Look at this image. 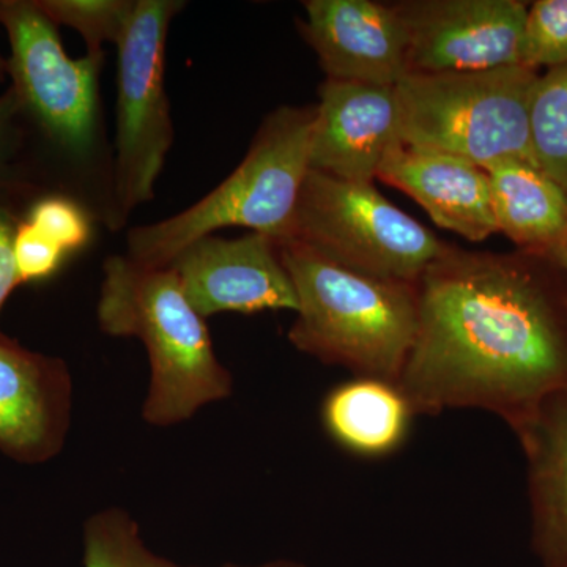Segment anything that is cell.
I'll use <instances>...</instances> for the list:
<instances>
[{"label": "cell", "mask_w": 567, "mask_h": 567, "mask_svg": "<svg viewBox=\"0 0 567 567\" xmlns=\"http://www.w3.org/2000/svg\"><path fill=\"white\" fill-rule=\"evenodd\" d=\"M547 257L551 262L558 265L567 276V230L565 235H563L561 240H559L558 244L555 245V248L548 252Z\"/></svg>", "instance_id": "obj_26"}, {"label": "cell", "mask_w": 567, "mask_h": 567, "mask_svg": "<svg viewBox=\"0 0 567 567\" xmlns=\"http://www.w3.org/2000/svg\"><path fill=\"white\" fill-rule=\"evenodd\" d=\"M166 268L177 276L189 303L204 319L221 312L257 315L298 309L278 241L267 235H208L183 249Z\"/></svg>", "instance_id": "obj_10"}, {"label": "cell", "mask_w": 567, "mask_h": 567, "mask_svg": "<svg viewBox=\"0 0 567 567\" xmlns=\"http://www.w3.org/2000/svg\"><path fill=\"white\" fill-rule=\"evenodd\" d=\"M9 80L31 132L48 192L69 194L110 227L114 151L102 103L106 54L71 59L37 0H0Z\"/></svg>", "instance_id": "obj_2"}, {"label": "cell", "mask_w": 567, "mask_h": 567, "mask_svg": "<svg viewBox=\"0 0 567 567\" xmlns=\"http://www.w3.org/2000/svg\"><path fill=\"white\" fill-rule=\"evenodd\" d=\"M183 0H136L117 48V133L110 229L155 197L175 130L166 91V48Z\"/></svg>", "instance_id": "obj_8"}, {"label": "cell", "mask_w": 567, "mask_h": 567, "mask_svg": "<svg viewBox=\"0 0 567 567\" xmlns=\"http://www.w3.org/2000/svg\"><path fill=\"white\" fill-rule=\"evenodd\" d=\"M298 31L327 80L395 87L409 73L404 21L393 2L306 0Z\"/></svg>", "instance_id": "obj_11"}, {"label": "cell", "mask_w": 567, "mask_h": 567, "mask_svg": "<svg viewBox=\"0 0 567 567\" xmlns=\"http://www.w3.org/2000/svg\"><path fill=\"white\" fill-rule=\"evenodd\" d=\"M85 567H182L145 546L140 525L112 507L89 518L84 527Z\"/></svg>", "instance_id": "obj_19"}, {"label": "cell", "mask_w": 567, "mask_h": 567, "mask_svg": "<svg viewBox=\"0 0 567 567\" xmlns=\"http://www.w3.org/2000/svg\"><path fill=\"white\" fill-rule=\"evenodd\" d=\"M24 219L66 256L91 244L93 223L96 221L84 204L69 194L58 192L41 193L33 197L25 207Z\"/></svg>", "instance_id": "obj_22"}, {"label": "cell", "mask_w": 567, "mask_h": 567, "mask_svg": "<svg viewBox=\"0 0 567 567\" xmlns=\"http://www.w3.org/2000/svg\"><path fill=\"white\" fill-rule=\"evenodd\" d=\"M417 286L398 386L415 415L475 409L511 429L567 393V276L547 256L447 244Z\"/></svg>", "instance_id": "obj_1"}, {"label": "cell", "mask_w": 567, "mask_h": 567, "mask_svg": "<svg viewBox=\"0 0 567 567\" xmlns=\"http://www.w3.org/2000/svg\"><path fill=\"white\" fill-rule=\"evenodd\" d=\"M47 193L28 123L13 89L0 95V196L31 203Z\"/></svg>", "instance_id": "obj_20"}, {"label": "cell", "mask_w": 567, "mask_h": 567, "mask_svg": "<svg viewBox=\"0 0 567 567\" xmlns=\"http://www.w3.org/2000/svg\"><path fill=\"white\" fill-rule=\"evenodd\" d=\"M69 257L61 248L37 233L22 216L14 238V262L21 286L52 278L61 271Z\"/></svg>", "instance_id": "obj_24"}, {"label": "cell", "mask_w": 567, "mask_h": 567, "mask_svg": "<svg viewBox=\"0 0 567 567\" xmlns=\"http://www.w3.org/2000/svg\"><path fill=\"white\" fill-rule=\"evenodd\" d=\"M415 416L395 383L357 377L324 398L322 420L339 446L361 457H383L402 446Z\"/></svg>", "instance_id": "obj_16"}, {"label": "cell", "mask_w": 567, "mask_h": 567, "mask_svg": "<svg viewBox=\"0 0 567 567\" xmlns=\"http://www.w3.org/2000/svg\"><path fill=\"white\" fill-rule=\"evenodd\" d=\"M9 80V59L0 54V84Z\"/></svg>", "instance_id": "obj_27"}, {"label": "cell", "mask_w": 567, "mask_h": 567, "mask_svg": "<svg viewBox=\"0 0 567 567\" xmlns=\"http://www.w3.org/2000/svg\"><path fill=\"white\" fill-rule=\"evenodd\" d=\"M278 249L298 300L290 344L324 364L398 385L420 322L417 282L358 274L295 240Z\"/></svg>", "instance_id": "obj_4"}, {"label": "cell", "mask_w": 567, "mask_h": 567, "mask_svg": "<svg viewBox=\"0 0 567 567\" xmlns=\"http://www.w3.org/2000/svg\"><path fill=\"white\" fill-rule=\"evenodd\" d=\"M73 382L61 358L32 352L0 331V451L20 464L61 453Z\"/></svg>", "instance_id": "obj_12"}, {"label": "cell", "mask_w": 567, "mask_h": 567, "mask_svg": "<svg viewBox=\"0 0 567 567\" xmlns=\"http://www.w3.org/2000/svg\"><path fill=\"white\" fill-rule=\"evenodd\" d=\"M529 137L535 166L567 196V63L537 78L529 106Z\"/></svg>", "instance_id": "obj_18"}, {"label": "cell", "mask_w": 567, "mask_h": 567, "mask_svg": "<svg viewBox=\"0 0 567 567\" xmlns=\"http://www.w3.org/2000/svg\"><path fill=\"white\" fill-rule=\"evenodd\" d=\"M379 181L409 194L443 229L480 244L498 234L487 173L457 156L398 144Z\"/></svg>", "instance_id": "obj_14"}, {"label": "cell", "mask_w": 567, "mask_h": 567, "mask_svg": "<svg viewBox=\"0 0 567 567\" xmlns=\"http://www.w3.org/2000/svg\"><path fill=\"white\" fill-rule=\"evenodd\" d=\"M513 432L527 461L533 550L546 567H567V393Z\"/></svg>", "instance_id": "obj_15"}, {"label": "cell", "mask_w": 567, "mask_h": 567, "mask_svg": "<svg viewBox=\"0 0 567 567\" xmlns=\"http://www.w3.org/2000/svg\"><path fill=\"white\" fill-rule=\"evenodd\" d=\"M316 106L271 111L254 134L244 162L213 192L158 223L126 235L132 262L166 268L183 249L226 227H246L274 240H289L295 212L311 171Z\"/></svg>", "instance_id": "obj_5"}, {"label": "cell", "mask_w": 567, "mask_h": 567, "mask_svg": "<svg viewBox=\"0 0 567 567\" xmlns=\"http://www.w3.org/2000/svg\"><path fill=\"white\" fill-rule=\"evenodd\" d=\"M567 63V0H537L528 7L520 65L539 70Z\"/></svg>", "instance_id": "obj_23"}, {"label": "cell", "mask_w": 567, "mask_h": 567, "mask_svg": "<svg viewBox=\"0 0 567 567\" xmlns=\"http://www.w3.org/2000/svg\"><path fill=\"white\" fill-rule=\"evenodd\" d=\"M409 37L406 74L468 73L520 65L528 3L518 0H399Z\"/></svg>", "instance_id": "obj_9"}, {"label": "cell", "mask_w": 567, "mask_h": 567, "mask_svg": "<svg viewBox=\"0 0 567 567\" xmlns=\"http://www.w3.org/2000/svg\"><path fill=\"white\" fill-rule=\"evenodd\" d=\"M498 233L520 251L543 254L567 230V196L535 164L509 159L484 169Z\"/></svg>", "instance_id": "obj_17"}, {"label": "cell", "mask_w": 567, "mask_h": 567, "mask_svg": "<svg viewBox=\"0 0 567 567\" xmlns=\"http://www.w3.org/2000/svg\"><path fill=\"white\" fill-rule=\"evenodd\" d=\"M103 275L96 306L100 330L140 339L147 350L151 383L142 415L148 424L183 423L233 394V375L216 357L207 323L169 268L110 256Z\"/></svg>", "instance_id": "obj_3"}, {"label": "cell", "mask_w": 567, "mask_h": 567, "mask_svg": "<svg viewBox=\"0 0 567 567\" xmlns=\"http://www.w3.org/2000/svg\"><path fill=\"white\" fill-rule=\"evenodd\" d=\"M401 144L395 87L324 80L319 87L311 141V169L374 183Z\"/></svg>", "instance_id": "obj_13"}, {"label": "cell", "mask_w": 567, "mask_h": 567, "mask_svg": "<svg viewBox=\"0 0 567 567\" xmlns=\"http://www.w3.org/2000/svg\"><path fill=\"white\" fill-rule=\"evenodd\" d=\"M28 200L0 196V311L11 292L21 286L14 262V238Z\"/></svg>", "instance_id": "obj_25"}, {"label": "cell", "mask_w": 567, "mask_h": 567, "mask_svg": "<svg viewBox=\"0 0 567 567\" xmlns=\"http://www.w3.org/2000/svg\"><path fill=\"white\" fill-rule=\"evenodd\" d=\"M539 78L524 65L406 74L395 85L402 144L457 156L481 169L533 162L529 106Z\"/></svg>", "instance_id": "obj_6"}, {"label": "cell", "mask_w": 567, "mask_h": 567, "mask_svg": "<svg viewBox=\"0 0 567 567\" xmlns=\"http://www.w3.org/2000/svg\"><path fill=\"white\" fill-rule=\"evenodd\" d=\"M54 24L74 29L89 54H102L104 44H117L132 20L136 0H37Z\"/></svg>", "instance_id": "obj_21"}, {"label": "cell", "mask_w": 567, "mask_h": 567, "mask_svg": "<svg viewBox=\"0 0 567 567\" xmlns=\"http://www.w3.org/2000/svg\"><path fill=\"white\" fill-rule=\"evenodd\" d=\"M289 240L358 274L412 284L447 246L390 203L374 183L312 169L301 188Z\"/></svg>", "instance_id": "obj_7"}]
</instances>
